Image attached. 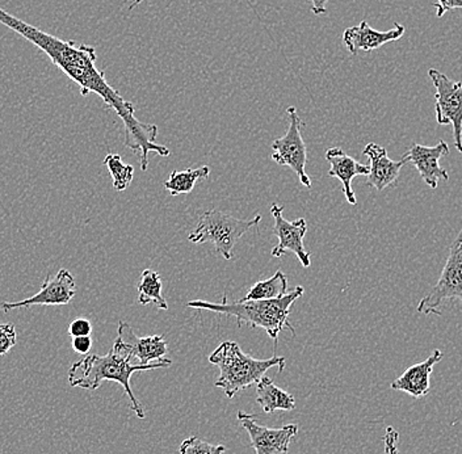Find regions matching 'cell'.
<instances>
[{
	"label": "cell",
	"instance_id": "5bb4252c",
	"mask_svg": "<svg viewBox=\"0 0 462 454\" xmlns=\"http://www.w3.org/2000/svg\"><path fill=\"white\" fill-rule=\"evenodd\" d=\"M406 28L400 23H394V27L386 32L375 31L365 20L355 27L346 28L343 32V42L349 53L359 54L360 51H374L375 49L383 48L389 42H398L402 39Z\"/></svg>",
	"mask_w": 462,
	"mask_h": 454
},
{
	"label": "cell",
	"instance_id": "52a82bcc",
	"mask_svg": "<svg viewBox=\"0 0 462 454\" xmlns=\"http://www.w3.org/2000/svg\"><path fill=\"white\" fill-rule=\"evenodd\" d=\"M429 77L436 89V120L439 125L452 126L456 150L462 154V82L436 69H430Z\"/></svg>",
	"mask_w": 462,
	"mask_h": 454
},
{
	"label": "cell",
	"instance_id": "7a4b0ae2",
	"mask_svg": "<svg viewBox=\"0 0 462 454\" xmlns=\"http://www.w3.org/2000/svg\"><path fill=\"white\" fill-rule=\"evenodd\" d=\"M171 364L172 361L167 360V358L155 361V363L149 364V366L134 364L132 358L120 354L117 349L112 347L111 351L106 355H86L85 357L72 364L70 370H69V384L72 387L97 390L99 389L104 381H115L125 390L130 401V409L135 412L138 418L144 419L143 406L133 394L130 377L135 372L169 368Z\"/></svg>",
	"mask_w": 462,
	"mask_h": 454
},
{
	"label": "cell",
	"instance_id": "d4e9b609",
	"mask_svg": "<svg viewBox=\"0 0 462 454\" xmlns=\"http://www.w3.org/2000/svg\"><path fill=\"white\" fill-rule=\"evenodd\" d=\"M91 332V322L88 320H85V318H78V320H72L71 325L69 326V334L72 338L89 337Z\"/></svg>",
	"mask_w": 462,
	"mask_h": 454
},
{
	"label": "cell",
	"instance_id": "9a60e30c",
	"mask_svg": "<svg viewBox=\"0 0 462 454\" xmlns=\"http://www.w3.org/2000/svg\"><path fill=\"white\" fill-rule=\"evenodd\" d=\"M363 154L369 159V175L366 176V183L375 188L378 192L394 185L400 179L401 170L406 162L393 161L389 158L388 150L380 144L371 143L364 147Z\"/></svg>",
	"mask_w": 462,
	"mask_h": 454
},
{
	"label": "cell",
	"instance_id": "8992f818",
	"mask_svg": "<svg viewBox=\"0 0 462 454\" xmlns=\"http://www.w3.org/2000/svg\"><path fill=\"white\" fill-rule=\"evenodd\" d=\"M448 300H460L462 302V227L450 246L440 279L420 300L417 310L420 314L440 315L439 310Z\"/></svg>",
	"mask_w": 462,
	"mask_h": 454
},
{
	"label": "cell",
	"instance_id": "603a6c76",
	"mask_svg": "<svg viewBox=\"0 0 462 454\" xmlns=\"http://www.w3.org/2000/svg\"><path fill=\"white\" fill-rule=\"evenodd\" d=\"M225 452H226L225 445H213L196 436L186 439L179 448L180 454H224Z\"/></svg>",
	"mask_w": 462,
	"mask_h": 454
},
{
	"label": "cell",
	"instance_id": "ba28073f",
	"mask_svg": "<svg viewBox=\"0 0 462 454\" xmlns=\"http://www.w3.org/2000/svg\"><path fill=\"white\" fill-rule=\"evenodd\" d=\"M289 126L284 137L277 138L273 144V161L280 166H287L299 176L300 181L306 188L311 187V181L306 173L308 164V150L302 138V123L299 112L294 107L287 109Z\"/></svg>",
	"mask_w": 462,
	"mask_h": 454
},
{
	"label": "cell",
	"instance_id": "9c48e42d",
	"mask_svg": "<svg viewBox=\"0 0 462 454\" xmlns=\"http://www.w3.org/2000/svg\"><path fill=\"white\" fill-rule=\"evenodd\" d=\"M284 207L273 204L271 208L274 218V227L273 233L279 238V243L271 251L273 257H282L287 253H293L300 260V263L305 268L311 265L310 253L303 245L306 231H308V222L305 218H299L296 221H287L282 216Z\"/></svg>",
	"mask_w": 462,
	"mask_h": 454
},
{
	"label": "cell",
	"instance_id": "d6986e66",
	"mask_svg": "<svg viewBox=\"0 0 462 454\" xmlns=\"http://www.w3.org/2000/svg\"><path fill=\"white\" fill-rule=\"evenodd\" d=\"M289 283L284 272L277 271L273 277L255 283L245 294V301L276 300L289 293Z\"/></svg>",
	"mask_w": 462,
	"mask_h": 454
},
{
	"label": "cell",
	"instance_id": "ffe728a7",
	"mask_svg": "<svg viewBox=\"0 0 462 454\" xmlns=\"http://www.w3.org/2000/svg\"><path fill=\"white\" fill-rule=\"evenodd\" d=\"M162 288H163V283L158 272L144 270L138 284V302L143 306L154 303L159 310H169L167 301L162 296Z\"/></svg>",
	"mask_w": 462,
	"mask_h": 454
},
{
	"label": "cell",
	"instance_id": "6da1fadb",
	"mask_svg": "<svg viewBox=\"0 0 462 454\" xmlns=\"http://www.w3.org/2000/svg\"><path fill=\"white\" fill-rule=\"evenodd\" d=\"M0 24L10 28L14 33L43 51L63 74L68 75L79 86L83 97L97 94L104 101L106 108L114 109L123 120L125 146L140 156L141 170L149 169L150 153L161 156L170 155V150L166 146L157 144L158 126L138 120L135 117L134 106L124 99L117 89L106 82V74L97 69V54L94 46L58 39L53 34L46 33L42 29L8 14L2 7Z\"/></svg>",
	"mask_w": 462,
	"mask_h": 454
},
{
	"label": "cell",
	"instance_id": "5b68a950",
	"mask_svg": "<svg viewBox=\"0 0 462 454\" xmlns=\"http://www.w3.org/2000/svg\"><path fill=\"white\" fill-rule=\"evenodd\" d=\"M260 221H262L260 214L251 219H238L219 210H208L202 214L198 227L189 234L188 239L198 245L212 243L217 254L224 259L230 260L236 242L248 230L258 227Z\"/></svg>",
	"mask_w": 462,
	"mask_h": 454
},
{
	"label": "cell",
	"instance_id": "2e32d148",
	"mask_svg": "<svg viewBox=\"0 0 462 454\" xmlns=\"http://www.w3.org/2000/svg\"><path fill=\"white\" fill-rule=\"evenodd\" d=\"M326 161L330 163L328 176L340 181L346 202L355 207L357 204V199L354 188H352V181L356 176H368L369 166H365L352 156L346 155L340 147L328 149L326 152Z\"/></svg>",
	"mask_w": 462,
	"mask_h": 454
},
{
	"label": "cell",
	"instance_id": "8fae6325",
	"mask_svg": "<svg viewBox=\"0 0 462 454\" xmlns=\"http://www.w3.org/2000/svg\"><path fill=\"white\" fill-rule=\"evenodd\" d=\"M238 421L247 431L251 448L255 449L256 454H287L291 441L299 433L297 424H288L282 428L260 426L255 415L245 412H238Z\"/></svg>",
	"mask_w": 462,
	"mask_h": 454
},
{
	"label": "cell",
	"instance_id": "83f0119b",
	"mask_svg": "<svg viewBox=\"0 0 462 454\" xmlns=\"http://www.w3.org/2000/svg\"><path fill=\"white\" fill-rule=\"evenodd\" d=\"M72 349L79 355H88L92 348L91 337L72 338Z\"/></svg>",
	"mask_w": 462,
	"mask_h": 454
},
{
	"label": "cell",
	"instance_id": "44dd1931",
	"mask_svg": "<svg viewBox=\"0 0 462 454\" xmlns=\"http://www.w3.org/2000/svg\"><path fill=\"white\" fill-rule=\"evenodd\" d=\"M210 169L208 166H201L199 169H188L184 171H173L169 181H164V188L169 190L170 195H188L192 192L199 181H204L209 176Z\"/></svg>",
	"mask_w": 462,
	"mask_h": 454
},
{
	"label": "cell",
	"instance_id": "4fadbf2b",
	"mask_svg": "<svg viewBox=\"0 0 462 454\" xmlns=\"http://www.w3.org/2000/svg\"><path fill=\"white\" fill-rule=\"evenodd\" d=\"M449 154V146L446 141H440L435 146H423L414 144L406 153L402 159L406 163H411L418 170L421 181L430 188L436 190L440 179L449 181V173L440 166L441 158Z\"/></svg>",
	"mask_w": 462,
	"mask_h": 454
},
{
	"label": "cell",
	"instance_id": "30bf717a",
	"mask_svg": "<svg viewBox=\"0 0 462 454\" xmlns=\"http://www.w3.org/2000/svg\"><path fill=\"white\" fill-rule=\"evenodd\" d=\"M77 294V284L70 271H58L56 276H48L42 288L34 296L16 302H3L2 309L5 312L28 309L32 306H62L69 305Z\"/></svg>",
	"mask_w": 462,
	"mask_h": 454
},
{
	"label": "cell",
	"instance_id": "4316f807",
	"mask_svg": "<svg viewBox=\"0 0 462 454\" xmlns=\"http://www.w3.org/2000/svg\"><path fill=\"white\" fill-rule=\"evenodd\" d=\"M433 7L436 8V16L443 17L448 11L458 10V8L462 10V0H438Z\"/></svg>",
	"mask_w": 462,
	"mask_h": 454
},
{
	"label": "cell",
	"instance_id": "cb8c5ba5",
	"mask_svg": "<svg viewBox=\"0 0 462 454\" xmlns=\"http://www.w3.org/2000/svg\"><path fill=\"white\" fill-rule=\"evenodd\" d=\"M16 327L13 323H0V356L7 355L16 346Z\"/></svg>",
	"mask_w": 462,
	"mask_h": 454
},
{
	"label": "cell",
	"instance_id": "ac0fdd59",
	"mask_svg": "<svg viewBox=\"0 0 462 454\" xmlns=\"http://www.w3.org/2000/svg\"><path fill=\"white\" fill-rule=\"evenodd\" d=\"M256 394H258L256 401L264 412H291L296 409V399L293 395L277 387L273 380L267 375L256 384Z\"/></svg>",
	"mask_w": 462,
	"mask_h": 454
},
{
	"label": "cell",
	"instance_id": "e0dca14e",
	"mask_svg": "<svg viewBox=\"0 0 462 454\" xmlns=\"http://www.w3.org/2000/svg\"><path fill=\"white\" fill-rule=\"evenodd\" d=\"M444 357L443 352L435 349L423 363L415 364L404 370L403 375H400L397 380L393 381L390 387L398 392L406 393L414 398H423L429 394L431 389V375L433 366L441 361Z\"/></svg>",
	"mask_w": 462,
	"mask_h": 454
},
{
	"label": "cell",
	"instance_id": "484cf974",
	"mask_svg": "<svg viewBox=\"0 0 462 454\" xmlns=\"http://www.w3.org/2000/svg\"><path fill=\"white\" fill-rule=\"evenodd\" d=\"M398 439H400V433L394 430V427L386 428L385 436H383L385 454H400L397 450Z\"/></svg>",
	"mask_w": 462,
	"mask_h": 454
},
{
	"label": "cell",
	"instance_id": "7c38bea8",
	"mask_svg": "<svg viewBox=\"0 0 462 454\" xmlns=\"http://www.w3.org/2000/svg\"><path fill=\"white\" fill-rule=\"evenodd\" d=\"M114 348L120 354L128 356L133 361L137 360L138 364L143 366L163 360L164 356L169 352V347L162 335L137 337L126 322L118 323Z\"/></svg>",
	"mask_w": 462,
	"mask_h": 454
},
{
	"label": "cell",
	"instance_id": "f546056e",
	"mask_svg": "<svg viewBox=\"0 0 462 454\" xmlns=\"http://www.w3.org/2000/svg\"><path fill=\"white\" fill-rule=\"evenodd\" d=\"M128 2H130L129 10L132 11L133 8H135L137 7V5H140L141 3L144 2V0H128Z\"/></svg>",
	"mask_w": 462,
	"mask_h": 454
},
{
	"label": "cell",
	"instance_id": "7402d4cb",
	"mask_svg": "<svg viewBox=\"0 0 462 454\" xmlns=\"http://www.w3.org/2000/svg\"><path fill=\"white\" fill-rule=\"evenodd\" d=\"M104 164L114 179L115 190L123 192L129 187L134 176V169L130 164L124 163L123 159L117 154H108L104 159Z\"/></svg>",
	"mask_w": 462,
	"mask_h": 454
},
{
	"label": "cell",
	"instance_id": "3957f363",
	"mask_svg": "<svg viewBox=\"0 0 462 454\" xmlns=\"http://www.w3.org/2000/svg\"><path fill=\"white\" fill-rule=\"evenodd\" d=\"M303 286H296L293 291L289 292L282 299L245 301L239 300L236 302H227L226 296H224L221 302H209L204 300H193L187 303L188 308L196 310H207L236 318L238 326L245 325L253 329H263L267 332L268 337L273 338L274 343L279 339L280 332L282 329H291L294 334V329L288 322L291 306L297 300L303 296Z\"/></svg>",
	"mask_w": 462,
	"mask_h": 454
},
{
	"label": "cell",
	"instance_id": "277c9868",
	"mask_svg": "<svg viewBox=\"0 0 462 454\" xmlns=\"http://www.w3.org/2000/svg\"><path fill=\"white\" fill-rule=\"evenodd\" d=\"M213 366H218L221 375L216 386L224 390L227 398L236 397V393L256 385L273 368L284 372L285 357L273 356L267 360H258L242 351L236 341H224L209 356Z\"/></svg>",
	"mask_w": 462,
	"mask_h": 454
},
{
	"label": "cell",
	"instance_id": "f1b7e54d",
	"mask_svg": "<svg viewBox=\"0 0 462 454\" xmlns=\"http://www.w3.org/2000/svg\"><path fill=\"white\" fill-rule=\"evenodd\" d=\"M311 3V13L316 16L328 13V3L330 0H309Z\"/></svg>",
	"mask_w": 462,
	"mask_h": 454
}]
</instances>
